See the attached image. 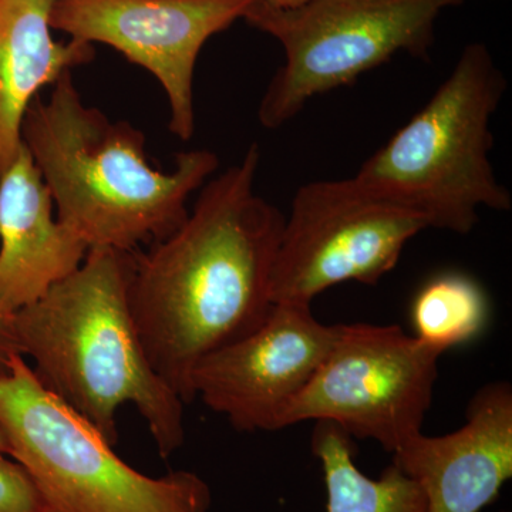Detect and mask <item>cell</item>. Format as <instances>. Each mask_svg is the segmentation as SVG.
Here are the masks:
<instances>
[{
  "label": "cell",
  "instance_id": "obj_2",
  "mask_svg": "<svg viewBox=\"0 0 512 512\" xmlns=\"http://www.w3.org/2000/svg\"><path fill=\"white\" fill-rule=\"evenodd\" d=\"M134 262V252L90 248L77 271L13 315V329L40 382L111 446L119 443L121 406L133 404L168 458L185 441V403L153 369L138 335Z\"/></svg>",
  "mask_w": 512,
  "mask_h": 512
},
{
  "label": "cell",
  "instance_id": "obj_19",
  "mask_svg": "<svg viewBox=\"0 0 512 512\" xmlns=\"http://www.w3.org/2000/svg\"><path fill=\"white\" fill-rule=\"evenodd\" d=\"M0 453H5L8 454V456H10L8 440H6L5 434H3L2 429H0Z\"/></svg>",
  "mask_w": 512,
  "mask_h": 512
},
{
  "label": "cell",
  "instance_id": "obj_18",
  "mask_svg": "<svg viewBox=\"0 0 512 512\" xmlns=\"http://www.w3.org/2000/svg\"><path fill=\"white\" fill-rule=\"evenodd\" d=\"M261 2L278 6V8H293V6L303 5V3L309 2V0H261Z\"/></svg>",
  "mask_w": 512,
  "mask_h": 512
},
{
  "label": "cell",
  "instance_id": "obj_13",
  "mask_svg": "<svg viewBox=\"0 0 512 512\" xmlns=\"http://www.w3.org/2000/svg\"><path fill=\"white\" fill-rule=\"evenodd\" d=\"M55 0H0V174L22 144V124L40 89L93 59L89 43L56 42Z\"/></svg>",
  "mask_w": 512,
  "mask_h": 512
},
{
  "label": "cell",
  "instance_id": "obj_1",
  "mask_svg": "<svg viewBox=\"0 0 512 512\" xmlns=\"http://www.w3.org/2000/svg\"><path fill=\"white\" fill-rule=\"evenodd\" d=\"M261 150L202 185L187 218L136 255L130 302L151 366L184 403L205 357L258 328L271 311L285 215L255 192Z\"/></svg>",
  "mask_w": 512,
  "mask_h": 512
},
{
  "label": "cell",
  "instance_id": "obj_11",
  "mask_svg": "<svg viewBox=\"0 0 512 512\" xmlns=\"http://www.w3.org/2000/svg\"><path fill=\"white\" fill-rule=\"evenodd\" d=\"M393 463L419 485L427 512L483 511L512 477L510 384L481 387L460 429L414 434L394 451Z\"/></svg>",
  "mask_w": 512,
  "mask_h": 512
},
{
  "label": "cell",
  "instance_id": "obj_8",
  "mask_svg": "<svg viewBox=\"0 0 512 512\" xmlns=\"http://www.w3.org/2000/svg\"><path fill=\"white\" fill-rule=\"evenodd\" d=\"M424 221L355 178L312 181L293 197L272 271V303H303L345 282L375 286Z\"/></svg>",
  "mask_w": 512,
  "mask_h": 512
},
{
  "label": "cell",
  "instance_id": "obj_3",
  "mask_svg": "<svg viewBox=\"0 0 512 512\" xmlns=\"http://www.w3.org/2000/svg\"><path fill=\"white\" fill-rule=\"evenodd\" d=\"M22 141L55 202L57 220L89 248L134 252L183 224L187 201L220 164L210 150L184 151L168 173L153 167L146 137L83 103L72 72L49 99L36 97L22 124Z\"/></svg>",
  "mask_w": 512,
  "mask_h": 512
},
{
  "label": "cell",
  "instance_id": "obj_9",
  "mask_svg": "<svg viewBox=\"0 0 512 512\" xmlns=\"http://www.w3.org/2000/svg\"><path fill=\"white\" fill-rule=\"evenodd\" d=\"M254 0H55L52 29L104 43L153 73L170 103V130L194 136V72L211 36L244 18Z\"/></svg>",
  "mask_w": 512,
  "mask_h": 512
},
{
  "label": "cell",
  "instance_id": "obj_5",
  "mask_svg": "<svg viewBox=\"0 0 512 512\" xmlns=\"http://www.w3.org/2000/svg\"><path fill=\"white\" fill-rule=\"evenodd\" d=\"M0 429L50 512L210 511L211 490L200 476L150 477L128 466L20 353L0 373Z\"/></svg>",
  "mask_w": 512,
  "mask_h": 512
},
{
  "label": "cell",
  "instance_id": "obj_17",
  "mask_svg": "<svg viewBox=\"0 0 512 512\" xmlns=\"http://www.w3.org/2000/svg\"><path fill=\"white\" fill-rule=\"evenodd\" d=\"M13 353H20L13 329V316L0 308V373L5 372L6 362Z\"/></svg>",
  "mask_w": 512,
  "mask_h": 512
},
{
  "label": "cell",
  "instance_id": "obj_12",
  "mask_svg": "<svg viewBox=\"0 0 512 512\" xmlns=\"http://www.w3.org/2000/svg\"><path fill=\"white\" fill-rule=\"evenodd\" d=\"M89 245L57 220L55 202L25 144L0 174V308L32 305L79 269Z\"/></svg>",
  "mask_w": 512,
  "mask_h": 512
},
{
  "label": "cell",
  "instance_id": "obj_6",
  "mask_svg": "<svg viewBox=\"0 0 512 512\" xmlns=\"http://www.w3.org/2000/svg\"><path fill=\"white\" fill-rule=\"evenodd\" d=\"M464 2L309 0L278 8L254 0L244 19L285 50V63L259 104V121L282 127L313 97L349 86L397 53L426 59L440 13Z\"/></svg>",
  "mask_w": 512,
  "mask_h": 512
},
{
  "label": "cell",
  "instance_id": "obj_7",
  "mask_svg": "<svg viewBox=\"0 0 512 512\" xmlns=\"http://www.w3.org/2000/svg\"><path fill=\"white\" fill-rule=\"evenodd\" d=\"M443 355L396 325H338L328 356L286 407L278 430L330 421L393 454L420 433Z\"/></svg>",
  "mask_w": 512,
  "mask_h": 512
},
{
  "label": "cell",
  "instance_id": "obj_10",
  "mask_svg": "<svg viewBox=\"0 0 512 512\" xmlns=\"http://www.w3.org/2000/svg\"><path fill=\"white\" fill-rule=\"evenodd\" d=\"M311 306L274 303L258 328L205 357L192 373L194 399L239 431H278L338 335Z\"/></svg>",
  "mask_w": 512,
  "mask_h": 512
},
{
  "label": "cell",
  "instance_id": "obj_14",
  "mask_svg": "<svg viewBox=\"0 0 512 512\" xmlns=\"http://www.w3.org/2000/svg\"><path fill=\"white\" fill-rule=\"evenodd\" d=\"M312 453L322 466L328 512H427L423 491L397 464L379 478L365 476L356 466L352 437L338 424L316 421Z\"/></svg>",
  "mask_w": 512,
  "mask_h": 512
},
{
  "label": "cell",
  "instance_id": "obj_4",
  "mask_svg": "<svg viewBox=\"0 0 512 512\" xmlns=\"http://www.w3.org/2000/svg\"><path fill=\"white\" fill-rule=\"evenodd\" d=\"M505 92L507 79L487 46L471 43L426 106L353 178L427 228L454 234L473 231L481 208L510 211V191L490 161V123Z\"/></svg>",
  "mask_w": 512,
  "mask_h": 512
},
{
  "label": "cell",
  "instance_id": "obj_15",
  "mask_svg": "<svg viewBox=\"0 0 512 512\" xmlns=\"http://www.w3.org/2000/svg\"><path fill=\"white\" fill-rule=\"evenodd\" d=\"M487 319L483 288L470 276L454 272L427 282L412 305L414 336L444 353L477 338Z\"/></svg>",
  "mask_w": 512,
  "mask_h": 512
},
{
  "label": "cell",
  "instance_id": "obj_16",
  "mask_svg": "<svg viewBox=\"0 0 512 512\" xmlns=\"http://www.w3.org/2000/svg\"><path fill=\"white\" fill-rule=\"evenodd\" d=\"M0 512H50L28 471L0 453Z\"/></svg>",
  "mask_w": 512,
  "mask_h": 512
}]
</instances>
